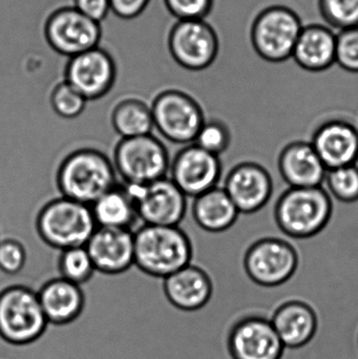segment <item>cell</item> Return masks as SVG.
Returning <instances> with one entry per match:
<instances>
[{
    "mask_svg": "<svg viewBox=\"0 0 358 359\" xmlns=\"http://www.w3.org/2000/svg\"><path fill=\"white\" fill-rule=\"evenodd\" d=\"M164 291L172 305L185 311L201 309L212 297V282L199 267H186L163 280Z\"/></svg>",
    "mask_w": 358,
    "mask_h": 359,
    "instance_id": "22",
    "label": "cell"
},
{
    "mask_svg": "<svg viewBox=\"0 0 358 359\" xmlns=\"http://www.w3.org/2000/svg\"><path fill=\"white\" fill-rule=\"evenodd\" d=\"M75 8L88 18L97 21L104 20L111 12L109 0H75Z\"/></svg>",
    "mask_w": 358,
    "mask_h": 359,
    "instance_id": "35",
    "label": "cell"
},
{
    "mask_svg": "<svg viewBox=\"0 0 358 359\" xmlns=\"http://www.w3.org/2000/svg\"><path fill=\"white\" fill-rule=\"evenodd\" d=\"M109 124L120 139L146 136L155 130L151 104L139 98L119 101L109 114Z\"/></svg>",
    "mask_w": 358,
    "mask_h": 359,
    "instance_id": "26",
    "label": "cell"
},
{
    "mask_svg": "<svg viewBox=\"0 0 358 359\" xmlns=\"http://www.w3.org/2000/svg\"><path fill=\"white\" fill-rule=\"evenodd\" d=\"M322 186L336 200L354 202L358 200V166L354 164L328 170Z\"/></svg>",
    "mask_w": 358,
    "mask_h": 359,
    "instance_id": "28",
    "label": "cell"
},
{
    "mask_svg": "<svg viewBox=\"0 0 358 359\" xmlns=\"http://www.w3.org/2000/svg\"><path fill=\"white\" fill-rule=\"evenodd\" d=\"M282 179L291 188L321 187L328 170L310 142L288 144L279 158Z\"/></svg>",
    "mask_w": 358,
    "mask_h": 359,
    "instance_id": "21",
    "label": "cell"
},
{
    "mask_svg": "<svg viewBox=\"0 0 358 359\" xmlns=\"http://www.w3.org/2000/svg\"><path fill=\"white\" fill-rule=\"evenodd\" d=\"M327 170L354 165L358 161V130L344 121L326 122L311 139Z\"/></svg>",
    "mask_w": 358,
    "mask_h": 359,
    "instance_id": "18",
    "label": "cell"
},
{
    "mask_svg": "<svg viewBox=\"0 0 358 359\" xmlns=\"http://www.w3.org/2000/svg\"><path fill=\"white\" fill-rule=\"evenodd\" d=\"M64 77L71 88L92 102L111 92L117 78V67L111 54L97 46L69 58Z\"/></svg>",
    "mask_w": 358,
    "mask_h": 359,
    "instance_id": "14",
    "label": "cell"
},
{
    "mask_svg": "<svg viewBox=\"0 0 358 359\" xmlns=\"http://www.w3.org/2000/svg\"><path fill=\"white\" fill-rule=\"evenodd\" d=\"M57 269L60 278L79 286L88 283L96 272L86 247L60 251L57 259Z\"/></svg>",
    "mask_w": 358,
    "mask_h": 359,
    "instance_id": "27",
    "label": "cell"
},
{
    "mask_svg": "<svg viewBox=\"0 0 358 359\" xmlns=\"http://www.w3.org/2000/svg\"><path fill=\"white\" fill-rule=\"evenodd\" d=\"M331 213L329 194L321 187H288L275 206L280 229L292 238H308L321 231Z\"/></svg>",
    "mask_w": 358,
    "mask_h": 359,
    "instance_id": "6",
    "label": "cell"
},
{
    "mask_svg": "<svg viewBox=\"0 0 358 359\" xmlns=\"http://www.w3.org/2000/svg\"><path fill=\"white\" fill-rule=\"evenodd\" d=\"M55 183L60 196L92 205L119 184L111 158L92 147L74 149L59 161Z\"/></svg>",
    "mask_w": 358,
    "mask_h": 359,
    "instance_id": "1",
    "label": "cell"
},
{
    "mask_svg": "<svg viewBox=\"0 0 358 359\" xmlns=\"http://www.w3.org/2000/svg\"><path fill=\"white\" fill-rule=\"evenodd\" d=\"M48 322L37 291L25 285H11L0 292V335L8 343H32Z\"/></svg>",
    "mask_w": 358,
    "mask_h": 359,
    "instance_id": "7",
    "label": "cell"
},
{
    "mask_svg": "<svg viewBox=\"0 0 358 359\" xmlns=\"http://www.w3.org/2000/svg\"><path fill=\"white\" fill-rule=\"evenodd\" d=\"M40 305L50 324L63 325L78 318L83 308L84 297L79 285L60 276L50 278L38 291Z\"/></svg>",
    "mask_w": 358,
    "mask_h": 359,
    "instance_id": "23",
    "label": "cell"
},
{
    "mask_svg": "<svg viewBox=\"0 0 358 359\" xmlns=\"http://www.w3.org/2000/svg\"><path fill=\"white\" fill-rule=\"evenodd\" d=\"M270 320L282 343L289 349H298L310 343L319 327L315 307L298 299L277 305Z\"/></svg>",
    "mask_w": 358,
    "mask_h": 359,
    "instance_id": "20",
    "label": "cell"
},
{
    "mask_svg": "<svg viewBox=\"0 0 358 359\" xmlns=\"http://www.w3.org/2000/svg\"><path fill=\"white\" fill-rule=\"evenodd\" d=\"M303 27L302 19L294 8L271 4L263 8L252 22V48L265 62L281 65L291 59Z\"/></svg>",
    "mask_w": 358,
    "mask_h": 359,
    "instance_id": "5",
    "label": "cell"
},
{
    "mask_svg": "<svg viewBox=\"0 0 358 359\" xmlns=\"http://www.w3.org/2000/svg\"><path fill=\"white\" fill-rule=\"evenodd\" d=\"M336 33L321 23L303 27L292 53L296 67L308 73H323L336 65Z\"/></svg>",
    "mask_w": 358,
    "mask_h": 359,
    "instance_id": "19",
    "label": "cell"
},
{
    "mask_svg": "<svg viewBox=\"0 0 358 359\" xmlns=\"http://www.w3.org/2000/svg\"><path fill=\"white\" fill-rule=\"evenodd\" d=\"M224 188L240 213L260 210L270 200L273 183L269 172L262 166L243 163L235 166L222 179Z\"/></svg>",
    "mask_w": 358,
    "mask_h": 359,
    "instance_id": "16",
    "label": "cell"
},
{
    "mask_svg": "<svg viewBox=\"0 0 358 359\" xmlns=\"http://www.w3.org/2000/svg\"><path fill=\"white\" fill-rule=\"evenodd\" d=\"M135 266L165 278L191 262V244L180 226L140 225L134 231Z\"/></svg>",
    "mask_w": 358,
    "mask_h": 359,
    "instance_id": "3",
    "label": "cell"
},
{
    "mask_svg": "<svg viewBox=\"0 0 358 359\" xmlns=\"http://www.w3.org/2000/svg\"><path fill=\"white\" fill-rule=\"evenodd\" d=\"M322 18L332 29L358 27V0H317Z\"/></svg>",
    "mask_w": 358,
    "mask_h": 359,
    "instance_id": "30",
    "label": "cell"
},
{
    "mask_svg": "<svg viewBox=\"0 0 358 359\" xmlns=\"http://www.w3.org/2000/svg\"><path fill=\"white\" fill-rule=\"evenodd\" d=\"M123 185L134 200L142 225L179 226L182 223L189 198L170 177L146 185Z\"/></svg>",
    "mask_w": 358,
    "mask_h": 359,
    "instance_id": "9",
    "label": "cell"
},
{
    "mask_svg": "<svg viewBox=\"0 0 358 359\" xmlns=\"http://www.w3.org/2000/svg\"><path fill=\"white\" fill-rule=\"evenodd\" d=\"M226 349L231 359H282L286 348L270 318L250 314L233 323Z\"/></svg>",
    "mask_w": 358,
    "mask_h": 359,
    "instance_id": "12",
    "label": "cell"
},
{
    "mask_svg": "<svg viewBox=\"0 0 358 359\" xmlns=\"http://www.w3.org/2000/svg\"><path fill=\"white\" fill-rule=\"evenodd\" d=\"M48 100L55 115L65 120H74L81 117L88 102L65 80L55 86Z\"/></svg>",
    "mask_w": 358,
    "mask_h": 359,
    "instance_id": "29",
    "label": "cell"
},
{
    "mask_svg": "<svg viewBox=\"0 0 358 359\" xmlns=\"http://www.w3.org/2000/svg\"><path fill=\"white\" fill-rule=\"evenodd\" d=\"M336 65L347 73L358 74V27L336 33Z\"/></svg>",
    "mask_w": 358,
    "mask_h": 359,
    "instance_id": "32",
    "label": "cell"
},
{
    "mask_svg": "<svg viewBox=\"0 0 358 359\" xmlns=\"http://www.w3.org/2000/svg\"><path fill=\"white\" fill-rule=\"evenodd\" d=\"M296 251L280 238L259 241L245 257L248 276L263 287H277L287 282L296 271Z\"/></svg>",
    "mask_w": 358,
    "mask_h": 359,
    "instance_id": "15",
    "label": "cell"
},
{
    "mask_svg": "<svg viewBox=\"0 0 358 359\" xmlns=\"http://www.w3.org/2000/svg\"><path fill=\"white\" fill-rule=\"evenodd\" d=\"M101 34L100 23L88 18L75 6L54 11L44 25V35L50 48L69 58L97 48Z\"/></svg>",
    "mask_w": 358,
    "mask_h": 359,
    "instance_id": "11",
    "label": "cell"
},
{
    "mask_svg": "<svg viewBox=\"0 0 358 359\" xmlns=\"http://www.w3.org/2000/svg\"><path fill=\"white\" fill-rule=\"evenodd\" d=\"M111 161L120 183L125 185H146L166 178L172 163L167 147L153 134L120 139Z\"/></svg>",
    "mask_w": 358,
    "mask_h": 359,
    "instance_id": "4",
    "label": "cell"
},
{
    "mask_svg": "<svg viewBox=\"0 0 358 359\" xmlns=\"http://www.w3.org/2000/svg\"><path fill=\"white\" fill-rule=\"evenodd\" d=\"M27 251L22 241L14 238L0 240V272L8 276L20 274L27 266Z\"/></svg>",
    "mask_w": 358,
    "mask_h": 359,
    "instance_id": "33",
    "label": "cell"
},
{
    "mask_svg": "<svg viewBox=\"0 0 358 359\" xmlns=\"http://www.w3.org/2000/svg\"><path fill=\"white\" fill-rule=\"evenodd\" d=\"M168 48L183 69L201 72L216 62L220 42L216 29L205 19L179 20L170 31Z\"/></svg>",
    "mask_w": 358,
    "mask_h": 359,
    "instance_id": "10",
    "label": "cell"
},
{
    "mask_svg": "<svg viewBox=\"0 0 358 359\" xmlns=\"http://www.w3.org/2000/svg\"><path fill=\"white\" fill-rule=\"evenodd\" d=\"M111 11L122 19H132L138 17L149 6L151 0H109Z\"/></svg>",
    "mask_w": 358,
    "mask_h": 359,
    "instance_id": "36",
    "label": "cell"
},
{
    "mask_svg": "<svg viewBox=\"0 0 358 359\" xmlns=\"http://www.w3.org/2000/svg\"><path fill=\"white\" fill-rule=\"evenodd\" d=\"M153 128L174 144H193L205 122L201 105L188 93L166 90L151 104Z\"/></svg>",
    "mask_w": 358,
    "mask_h": 359,
    "instance_id": "8",
    "label": "cell"
},
{
    "mask_svg": "<svg viewBox=\"0 0 358 359\" xmlns=\"http://www.w3.org/2000/svg\"><path fill=\"white\" fill-rule=\"evenodd\" d=\"M97 228L90 205L60 194L46 201L36 212L38 236L46 246L59 252L85 247Z\"/></svg>",
    "mask_w": 358,
    "mask_h": 359,
    "instance_id": "2",
    "label": "cell"
},
{
    "mask_svg": "<svg viewBox=\"0 0 358 359\" xmlns=\"http://www.w3.org/2000/svg\"><path fill=\"white\" fill-rule=\"evenodd\" d=\"M168 177L187 198H195L220 186L222 164L218 156L193 143L183 147L172 158Z\"/></svg>",
    "mask_w": 358,
    "mask_h": 359,
    "instance_id": "13",
    "label": "cell"
},
{
    "mask_svg": "<svg viewBox=\"0 0 358 359\" xmlns=\"http://www.w3.org/2000/svg\"><path fill=\"white\" fill-rule=\"evenodd\" d=\"M96 271L115 276L135 265L134 231L98 227L86 244Z\"/></svg>",
    "mask_w": 358,
    "mask_h": 359,
    "instance_id": "17",
    "label": "cell"
},
{
    "mask_svg": "<svg viewBox=\"0 0 358 359\" xmlns=\"http://www.w3.org/2000/svg\"><path fill=\"white\" fill-rule=\"evenodd\" d=\"M164 4L179 20H201L212 12L214 0H164Z\"/></svg>",
    "mask_w": 358,
    "mask_h": 359,
    "instance_id": "34",
    "label": "cell"
},
{
    "mask_svg": "<svg viewBox=\"0 0 358 359\" xmlns=\"http://www.w3.org/2000/svg\"><path fill=\"white\" fill-rule=\"evenodd\" d=\"M193 143L200 149L219 157L228 149L230 134L223 122L216 119H205Z\"/></svg>",
    "mask_w": 358,
    "mask_h": 359,
    "instance_id": "31",
    "label": "cell"
},
{
    "mask_svg": "<svg viewBox=\"0 0 358 359\" xmlns=\"http://www.w3.org/2000/svg\"><path fill=\"white\" fill-rule=\"evenodd\" d=\"M90 207L98 227L135 231L140 226L134 200L120 182Z\"/></svg>",
    "mask_w": 358,
    "mask_h": 359,
    "instance_id": "25",
    "label": "cell"
},
{
    "mask_svg": "<svg viewBox=\"0 0 358 359\" xmlns=\"http://www.w3.org/2000/svg\"><path fill=\"white\" fill-rule=\"evenodd\" d=\"M189 210L200 228L214 233L228 229L240 213L221 186H216L197 198H189Z\"/></svg>",
    "mask_w": 358,
    "mask_h": 359,
    "instance_id": "24",
    "label": "cell"
}]
</instances>
